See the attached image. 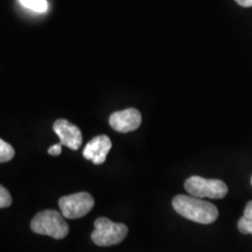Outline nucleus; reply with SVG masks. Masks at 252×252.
<instances>
[{
	"instance_id": "1",
	"label": "nucleus",
	"mask_w": 252,
	"mask_h": 252,
	"mask_svg": "<svg viewBox=\"0 0 252 252\" xmlns=\"http://www.w3.org/2000/svg\"><path fill=\"white\" fill-rule=\"evenodd\" d=\"M172 204L179 215L201 224H210L219 217V210L213 203L191 195H176Z\"/></svg>"
},
{
	"instance_id": "2",
	"label": "nucleus",
	"mask_w": 252,
	"mask_h": 252,
	"mask_svg": "<svg viewBox=\"0 0 252 252\" xmlns=\"http://www.w3.org/2000/svg\"><path fill=\"white\" fill-rule=\"evenodd\" d=\"M32 231L55 239H62L69 234V225L64 216L56 210H43L37 213L31 222Z\"/></svg>"
},
{
	"instance_id": "3",
	"label": "nucleus",
	"mask_w": 252,
	"mask_h": 252,
	"mask_svg": "<svg viewBox=\"0 0 252 252\" xmlns=\"http://www.w3.org/2000/svg\"><path fill=\"white\" fill-rule=\"evenodd\" d=\"M94 230L91 239L98 247H111L121 243L127 236L128 229L123 223H115L106 217H99L94 220Z\"/></svg>"
},
{
	"instance_id": "4",
	"label": "nucleus",
	"mask_w": 252,
	"mask_h": 252,
	"mask_svg": "<svg viewBox=\"0 0 252 252\" xmlns=\"http://www.w3.org/2000/svg\"><path fill=\"white\" fill-rule=\"evenodd\" d=\"M185 189L187 193L195 197L223 198L228 194V186L219 179H204L194 175L188 178L185 182Z\"/></svg>"
},
{
	"instance_id": "5",
	"label": "nucleus",
	"mask_w": 252,
	"mask_h": 252,
	"mask_svg": "<svg viewBox=\"0 0 252 252\" xmlns=\"http://www.w3.org/2000/svg\"><path fill=\"white\" fill-rule=\"evenodd\" d=\"M94 206V197L87 191L68 195V196H63L59 200L61 214L69 220H76L86 216L88 213L91 212Z\"/></svg>"
},
{
	"instance_id": "6",
	"label": "nucleus",
	"mask_w": 252,
	"mask_h": 252,
	"mask_svg": "<svg viewBox=\"0 0 252 252\" xmlns=\"http://www.w3.org/2000/svg\"><path fill=\"white\" fill-rule=\"evenodd\" d=\"M109 124L113 130L121 133L135 131L141 124V113L133 108L113 112L110 116Z\"/></svg>"
},
{
	"instance_id": "7",
	"label": "nucleus",
	"mask_w": 252,
	"mask_h": 252,
	"mask_svg": "<svg viewBox=\"0 0 252 252\" xmlns=\"http://www.w3.org/2000/svg\"><path fill=\"white\" fill-rule=\"evenodd\" d=\"M53 130L59 135L62 146H67L70 150H78L82 145V132L76 125L71 124L65 119H59L53 125Z\"/></svg>"
},
{
	"instance_id": "8",
	"label": "nucleus",
	"mask_w": 252,
	"mask_h": 252,
	"mask_svg": "<svg viewBox=\"0 0 252 252\" xmlns=\"http://www.w3.org/2000/svg\"><path fill=\"white\" fill-rule=\"evenodd\" d=\"M112 143L108 135H97L91 139L83 150V157L87 160H91L94 165H102L106 160V157L111 150Z\"/></svg>"
},
{
	"instance_id": "9",
	"label": "nucleus",
	"mask_w": 252,
	"mask_h": 252,
	"mask_svg": "<svg viewBox=\"0 0 252 252\" xmlns=\"http://www.w3.org/2000/svg\"><path fill=\"white\" fill-rule=\"evenodd\" d=\"M238 230L244 235H252V201L247 203L244 215L238 220Z\"/></svg>"
},
{
	"instance_id": "10",
	"label": "nucleus",
	"mask_w": 252,
	"mask_h": 252,
	"mask_svg": "<svg viewBox=\"0 0 252 252\" xmlns=\"http://www.w3.org/2000/svg\"><path fill=\"white\" fill-rule=\"evenodd\" d=\"M24 7L30 8L37 13H43L48 8V4L46 0H19Z\"/></svg>"
},
{
	"instance_id": "11",
	"label": "nucleus",
	"mask_w": 252,
	"mask_h": 252,
	"mask_svg": "<svg viewBox=\"0 0 252 252\" xmlns=\"http://www.w3.org/2000/svg\"><path fill=\"white\" fill-rule=\"evenodd\" d=\"M14 149L8 143L0 139V162H7L13 159Z\"/></svg>"
},
{
	"instance_id": "12",
	"label": "nucleus",
	"mask_w": 252,
	"mask_h": 252,
	"mask_svg": "<svg viewBox=\"0 0 252 252\" xmlns=\"http://www.w3.org/2000/svg\"><path fill=\"white\" fill-rule=\"evenodd\" d=\"M12 204V196L5 187L0 185V209L7 208Z\"/></svg>"
},
{
	"instance_id": "13",
	"label": "nucleus",
	"mask_w": 252,
	"mask_h": 252,
	"mask_svg": "<svg viewBox=\"0 0 252 252\" xmlns=\"http://www.w3.org/2000/svg\"><path fill=\"white\" fill-rule=\"evenodd\" d=\"M62 152V145L61 144H56V145H53L52 147H49L48 150V153L50 156H60Z\"/></svg>"
},
{
	"instance_id": "14",
	"label": "nucleus",
	"mask_w": 252,
	"mask_h": 252,
	"mask_svg": "<svg viewBox=\"0 0 252 252\" xmlns=\"http://www.w3.org/2000/svg\"><path fill=\"white\" fill-rule=\"evenodd\" d=\"M242 7H252V0H235Z\"/></svg>"
},
{
	"instance_id": "15",
	"label": "nucleus",
	"mask_w": 252,
	"mask_h": 252,
	"mask_svg": "<svg viewBox=\"0 0 252 252\" xmlns=\"http://www.w3.org/2000/svg\"><path fill=\"white\" fill-rule=\"evenodd\" d=\"M251 185H252V179H251Z\"/></svg>"
}]
</instances>
